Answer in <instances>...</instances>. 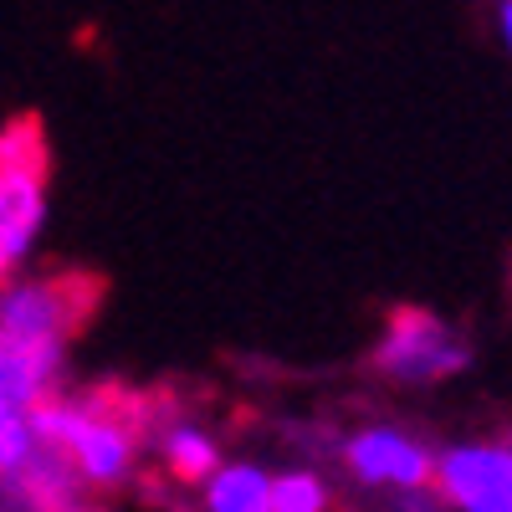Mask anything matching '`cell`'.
<instances>
[{"instance_id": "cell-1", "label": "cell", "mask_w": 512, "mask_h": 512, "mask_svg": "<svg viewBox=\"0 0 512 512\" xmlns=\"http://www.w3.org/2000/svg\"><path fill=\"white\" fill-rule=\"evenodd\" d=\"M149 410L139 395L88 390V395H41L31 405L36 441L57 446L88 487H123L134 472Z\"/></svg>"}, {"instance_id": "cell-2", "label": "cell", "mask_w": 512, "mask_h": 512, "mask_svg": "<svg viewBox=\"0 0 512 512\" xmlns=\"http://www.w3.org/2000/svg\"><path fill=\"white\" fill-rule=\"evenodd\" d=\"M47 175L52 154L41 123L31 113L11 118L0 128V287L26 262L41 221H47Z\"/></svg>"}, {"instance_id": "cell-3", "label": "cell", "mask_w": 512, "mask_h": 512, "mask_svg": "<svg viewBox=\"0 0 512 512\" xmlns=\"http://www.w3.org/2000/svg\"><path fill=\"white\" fill-rule=\"evenodd\" d=\"M103 308V277L93 272H47L31 282L0 287V338H21V344H62L82 333Z\"/></svg>"}, {"instance_id": "cell-4", "label": "cell", "mask_w": 512, "mask_h": 512, "mask_svg": "<svg viewBox=\"0 0 512 512\" xmlns=\"http://www.w3.org/2000/svg\"><path fill=\"white\" fill-rule=\"evenodd\" d=\"M369 364L395 384H436V379H451L472 364V349H466V338L451 333V323H441L436 313L395 308Z\"/></svg>"}, {"instance_id": "cell-5", "label": "cell", "mask_w": 512, "mask_h": 512, "mask_svg": "<svg viewBox=\"0 0 512 512\" xmlns=\"http://www.w3.org/2000/svg\"><path fill=\"white\" fill-rule=\"evenodd\" d=\"M436 477L456 507L512 512V446H456Z\"/></svg>"}, {"instance_id": "cell-6", "label": "cell", "mask_w": 512, "mask_h": 512, "mask_svg": "<svg viewBox=\"0 0 512 512\" xmlns=\"http://www.w3.org/2000/svg\"><path fill=\"white\" fill-rule=\"evenodd\" d=\"M344 461H349V472L364 487H425L431 472H436L431 456H425V446H415L400 431H364V436H354Z\"/></svg>"}, {"instance_id": "cell-7", "label": "cell", "mask_w": 512, "mask_h": 512, "mask_svg": "<svg viewBox=\"0 0 512 512\" xmlns=\"http://www.w3.org/2000/svg\"><path fill=\"white\" fill-rule=\"evenodd\" d=\"M62 369V344H21L0 338V405L31 410L41 395H52Z\"/></svg>"}, {"instance_id": "cell-8", "label": "cell", "mask_w": 512, "mask_h": 512, "mask_svg": "<svg viewBox=\"0 0 512 512\" xmlns=\"http://www.w3.org/2000/svg\"><path fill=\"white\" fill-rule=\"evenodd\" d=\"M164 461H169V477H175L180 487H195V482H210V472H216V441L190 431V425H175V431L164 436Z\"/></svg>"}, {"instance_id": "cell-9", "label": "cell", "mask_w": 512, "mask_h": 512, "mask_svg": "<svg viewBox=\"0 0 512 512\" xmlns=\"http://www.w3.org/2000/svg\"><path fill=\"white\" fill-rule=\"evenodd\" d=\"M267 477L256 466H216L210 472V507L216 512H267Z\"/></svg>"}, {"instance_id": "cell-10", "label": "cell", "mask_w": 512, "mask_h": 512, "mask_svg": "<svg viewBox=\"0 0 512 512\" xmlns=\"http://www.w3.org/2000/svg\"><path fill=\"white\" fill-rule=\"evenodd\" d=\"M36 451V431H31V410H16V405H0V487H6L26 456Z\"/></svg>"}, {"instance_id": "cell-11", "label": "cell", "mask_w": 512, "mask_h": 512, "mask_svg": "<svg viewBox=\"0 0 512 512\" xmlns=\"http://www.w3.org/2000/svg\"><path fill=\"white\" fill-rule=\"evenodd\" d=\"M318 507H328V492H323V482L308 477V472L277 477V482L267 487V512H318Z\"/></svg>"}, {"instance_id": "cell-12", "label": "cell", "mask_w": 512, "mask_h": 512, "mask_svg": "<svg viewBox=\"0 0 512 512\" xmlns=\"http://www.w3.org/2000/svg\"><path fill=\"white\" fill-rule=\"evenodd\" d=\"M502 36H507V47H512V0H502Z\"/></svg>"}]
</instances>
